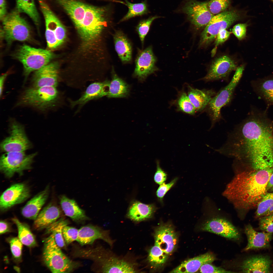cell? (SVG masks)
I'll list each match as a JSON object with an SVG mask.
<instances>
[{"instance_id": "6da1fadb", "label": "cell", "mask_w": 273, "mask_h": 273, "mask_svg": "<svg viewBox=\"0 0 273 273\" xmlns=\"http://www.w3.org/2000/svg\"><path fill=\"white\" fill-rule=\"evenodd\" d=\"M241 124L231 153L243 162L247 169L273 168V123L267 110L253 108Z\"/></svg>"}, {"instance_id": "7a4b0ae2", "label": "cell", "mask_w": 273, "mask_h": 273, "mask_svg": "<svg viewBox=\"0 0 273 273\" xmlns=\"http://www.w3.org/2000/svg\"><path fill=\"white\" fill-rule=\"evenodd\" d=\"M273 168L246 170L237 174L227 185L223 195L240 213L257 207L268 192L267 186Z\"/></svg>"}, {"instance_id": "3957f363", "label": "cell", "mask_w": 273, "mask_h": 273, "mask_svg": "<svg viewBox=\"0 0 273 273\" xmlns=\"http://www.w3.org/2000/svg\"><path fill=\"white\" fill-rule=\"evenodd\" d=\"M44 243L43 260L52 273L70 272L79 266V263L71 260L62 252L56 243L53 234H51Z\"/></svg>"}, {"instance_id": "277c9868", "label": "cell", "mask_w": 273, "mask_h": 273, "mask_svg": "<svg viewBox=\"0 0 273 273\" xmlns=\"http://www.w3.org/2000/svg\"><path fill=\"white\" fill-rule=\"evenodd\" d=\"M14 55L23 65L25 82L31 72L49 63L54 57L50 50L35 48L25 44L19 47Z\"/></svg>"}, {"instance_id": "5b68a950", "label": "cell", "mask_w": 273, "mask_h": 273, "mask_svg": "<svg viewBox=\"0 0 273 273\" xmlns=\"http://www.w3.org/2000/svg\"><path fill=\"white\" fill-rule=\"evenodd\" d=\"M20 14L15 8L1 20L4 37L8 44L15 41H29L32 39L30 27Z\"/></svg>"}, {"instance_id": "8992f818", "label": "cell", "mask_w": 273, "mask_h": 273, "mask_svg": "<svg viewBox=\"0 0 273 273\" xmlns=\"http://www.w3.org/2000/svg\"><path fill=\"white\" fill-rule=\"evenodd\" d=\"M107 11L103 7L86 4L84 17L77 30L84 40H92L99 36L106 23Z\"/></svg>"}, {"instance_id": "52a82bcc", "label": "cell", "mask_w": 273, "mask_h": 273, "mask_svg": "<svg viewBox=\"0 0 273 273\" xmlns=\"http://www.w3.org/2000/svg\"><path fill=\"white\" fill-rule=\"evenodd\" d=\"M58 96L56 87H33L24 91L18 105L30 106L44 111L53 106Z\"/></svg>"}, {"instance_id": "ba28073f", "label": "cell", "mask_w": 273, "mask_h": 273, "mask_svg": "<svg viewBox=\"0 0 273 273\" xmlns=\"http://www.w3.org/2000/svg\"><path fill=\"white\" fill-rule=\"evenodd\" d=\"M241 11L231 9L215 15L202 32L200 46H206L216 38L221 30L226 29L234 22L241 18L243 14Z\"/></svg>"}, {"instance_id": "9c48e42d", "label": "cell", "mask_w": 273, "mask_h": 273, "mask_svg": "<svg viewBox=\"0 0 273 273\" xmlns=\"http://www.w3.org/2000/svg\"><path fill=\"white\" fill-rule=\"evenodd\" d=\"M244 65L237 67L229 83L213 97L208 106L213 123L220 118L221 108L231 101L234 90L239 81L244 70Z\"/></svg>"}, {"instance_id": "30bf717a", "label": "cell", "mask_w": 273, "mask_h": 273, "mask_svg": "<svg viewBox=\"0 0 273 273\" xmlns=\"http://www.w3.org/2000/svg\"><path fill=\"white\" fill-rule=\"evenodd\" d=\"M24 151L7 152L1 157L0 169L7 177L10 178L15 173L21 174L31 168L36 153L27 155Z\"/></svg>"}, {"instance_id": "8fae6325", "label": "cell", "mask_w": 273, "mask_h": 273, "mask_svg": "<svg viewBox=\"0 0 273 273\" xmlns=\"http://www.w3.org/2000/svg\"><path fill=\"white\" fill-rule=\"evenodd\" d=\"M10 135L1 144V149L6 152L24 151L30 148L23 126L14 119L11 120Z\"/></svg>"}, {"instance_id": "7c38bea8", "label": "cell", "mask_w": 273, "mask_h": 273, "mask_svg": "<svg viewBox=\"0 0 273 273\" xmlns=\"http://www.w3.org/2000/svg\"><path fill=\"white\" fill-rule=\"evenodd\" d=\"M182 10L191 23L198 29L206 27L214 15L210 11L207 1L189 0L185 3Z\"/></svg>"}, {"instance_id": "4fadbf2b", "label": "cell", "mask_w": 273, "mask_h": 273, "mask_svg": "<svg viewBox=\"0 0 273 273\" xmlns=\"http://www.w3.org/2000/svg\"><path fill=\"white\" fill-rule=\"evenodd\" d=\"M156 61L151 46L140 50L135 60L134 76L140 80H143L148 75L158 70L155 64Z\"/></svg>"}, {"instance_id": "5bb4252c", "label": "cell", "mask_w": 273, "mask_h": 273, "mask_svg": "<svg viewBox=\"0 0 273 273\" xmlns=\"http://www.w3.org/2000/svg\"><path fill=\"white\" fill-rule=\"evenodd\" d=\"M237 66L235 61L230 57L221 56L213 61L207 75L201 79L209 81L226 79L232 71L236 69Z\"/></svg>"}, {"instance_id": "9a60e30c", "label": "cell", "mask_w": 273, "mask_h": 273, "mask_svg": "<svg viewBox=\"0 0 273 273\" xmlns=\"http://www.w3.org/2000/svg\"><path fill=\"white\" fill-rule=\"evenodd\" d=\"M30 195V190L23 183L13 184L5 190L0 197V208L4 211L27 199Z\"/></svg>"}, {"instance_id": "2e32d148", "label": "cell", "mask_w": 273, "mask_h": 273, "mask_svg": "<svg viewBox=\"0 0 273 273\" xmlns=\"http://www.w3.org/2000/svg\"><path fill=\"white\" fill-rule=\"evenodd\" d=\"M96 263L103 272L134 273L137 271L133 264L108 257L104 251L97 257Z\"/></svg>"}, {"instance_id": "e0dca14e", "label": "cell", "mask_w": 273, "mask_h": 273, "mask_svg": "<svg viewBox=\"0 0 273 273\" xmlns=\"http://www.w3.org/2000/svg\"><path fill=\"white\" fill-rule=\"evenodd\" d=\"M201 229L230 239H237L240 237L237 229L230 222L221 218L208 220L202 225Z\"/></svg>"}, {"instance_id": "ac0fdd59", "label": "cell", "mask_w": 273, "mask_h": 273, "mask_svg": "<svg viewBox=\"0 0 273 273\" xmlns=\"http://www.w3.org/2000/svg\"><path fill=\"white\" fill-rule=\"evenodd\" d=\"M58 63L53 62L35 71L31 81L33 87H56L58 84Z\"/></svg>"}, {"instance_id": "d6986e66", "label": "cell", "mask_w": 273, "mask_h": 273, "mask_svg": "<svg viewBox=\"0 0 273 273\" xmlns=\"http://www.w3.org/2000/svg\"><path fill=\"white\" fill-rule=\"evenodd\" d=\"M155 245L158 246L168 255L175 249L177 243V236L170 224H162L155 230L154 235Z\"/></svg>"}, {"instance_id": "ffe728a7", "label": "cell", "mask_w": 273, "mask_h": 273, "mask_svg": "<svg viewBox=\"0 0 273 273\" xmlns=\"http://www.w3.org/2000/svg\"><path fill=\"white\" fill-rule=\"evenodd\" d=\"M247 244L244 249L245 251L269 248L273 238V233L255 230L250 224L246 225L244 229Z\"/></svg>"}, {"instance_id": "44dd1931", "label": "cell", "mask_w": 273, "mask_h": 273, "mask_svg": "<svg viewBox=\"0 0 273 273\" xmlns=\"http://www.w3.org/2000/svg\"><path fill=\"white\" fill-rule=\"evenodd\" d=\"M60 6L66 12L77 30L84 17L86 4L79 0H50Z\"/></svg>"}, {"instance_id": "7402d4cb", "label": "cell", "mask_w": 273, "mask_h": 273, "mask_svg": "<svg viewBox=\"0 0 273 273\" xmlns=\"http://www.w3.org/2000/svg\"><path fill=\"white\" fill-rule=\"evenodd\" d=\"M240 267L244 273H270L272 270V261L267 256H254L244 260Z\"/></svg>"}, {"instance_id": "603a6c76", "label": "cell", "mask_w": 273, "mask_h": 273, "mask_svg": "<svg viewBox=\"0 0 273 273\" xmlns=\"http://www.w3.org/2000/svg\"><path fill=\"white\" fill-rule=\"evenodd\" d=\"M62 210L56 204H49L39 213L35 220V229L38 230L46 229L60 217Z\"/></svg>"}, {"instance_id": "cb8c5ba5", "label": "cell", "mask_w": 273, "mask_h": 273, "mask_svg": "<svg viewBox=\"0 0 273 273\" xmlns=\"http://www.w3.org/2000/svg\"><path fill=\"white\" fill-rule=\"evenodd\" d=\"M109 81L95 82L90 84L85 93L78 100L71 101V105L74 107L76 105H82L88 101L106 96L108 90L106 89L108 87Z\"/></svg>"}, {"instance_id": "d4e9b609", "label": "cell", "mask_w": 273, "mask_h": 273, "mask_svg": "<svg viewBox=\"0 0 273 273\" xmlns=\"http://www.w3.org/2000/svg\"><path fill=\"white\" fill-rule=\"evenodd\" d=\"M212 254L206 253L183 262L170 272L194 273L198 271L201 266L207 263H211L216 259Z\"/></svg>"}, {"instance_id": "484cf974", "label": "cell", "mask_w": 273, "mask_h": 273, "mask_svg": "<svg viewBox=\"0 0 273 273\" xmlns=\"http://www.w3.org/2000/svg\"><path fill=\"white\" fill-rule=\"evenodd\" d=\"M49 188L47 187L29 201L22 208L21 213L26 218L35 220L47 199Z\"/></svg>"}, {"instance_id": "4316f807", "label": "cell", "mask_w": 273, "mask_h": 273, "mask_svg": "<svg viewBox=\"0 0 273 273\" xmlns=\"http://www.w3.org/2000/svg\"><path fill=\"white\" fill-rule=\"evenodd\" d=\"M59 200L62 211L73 220L79 222L89 219L84 211L79 207L74 200L70 199L65 195L61 196Z\"/></svg>"}, {"instance_id": "83f0119b", "label": "cell", "mask_w": 273, "mask_h": 273, "mask_svg": "<svg viewBox=\"0 0 273 273\" xmlns=\"http://www.w3.org/2000/svg\"><path fill=\"white\" fill-rule=\"evenodd\" d=\"M113 38L116 51L122 62L124 63L130 62L132 48L127 37L121 31L117 30L113 34Z\"/></svg>"}, {"instance_id": "f1b7e54d", "label": "cell", "mask_w": 273, "mask_h": 273, "mask_svg": "<svg viewBox=\"0 0 273 273\" xmlns=\"http://www.w3.org/2000/svg\"><path fill=\"white\" fill-rule=\"evenodd\" d=\"M253 88L268 106L273 105V76L253 81Z\"/></svg>"}, {"instance_id": "f546056e", "label": "cell", "mask_w": 273, "mask_h": 273, "mask_svg": "<svg viewBox=\"0 0 273 273\" xmlns=\"http://www.w3.org/2000/svg\"><path fill=\"white\" fill-rule=\"evenodd\" d=\"M105 233L97 226L87 225L79 230L77 241L82 245L93 244L96 240L101 239L110 243Z\"/></svg>"}, {"instance_id": "4dcf8cb0", "label": "cell", "mask_w": 273, "mask_h": 273, "mask_svg": "<svg viewBox=\"0 0 273 273\" xmlns=\"http://www.w3.org/2000/svg\"><path fill=\"white\" fill-rule=\"evenodd\" d=\"M157 209L154 204H146L135 201L131 204L127 215L131 219L139 221L151 217Z\"/></svg>"}, {"instance_id": "1f68e13d", "label": "cell", "mask_w": 273, "mask_h": 273, "mask_svg": "<svg viewBox=\"0 0 273 273\" xmlns=\"http://www.w3.org/2000/svg\"><path fill=\"white\" fill-rule=\"evenodd\" d=\"M189 87L188 95L196 111L203 110L208 106L214 92L211 90H202Z\"/></svg>"}, {"instance_id": "d6a6232c", "label": "cell", "mask_w": 273, "mask_h": 273, "mask_svg": "<svg viewBox=\"0 0 273 273\" xmlns=\"http://www.w3.org/2000/svg\"><path fill=\"white\" fill-rule=\"evenodd\" d=\"M112 73V79L111 81L109 82L106 96L109 98H122L127 96L129 91V85L118 76L113 69Z\"/></svg>"}, {"instance_id": "836d02e7", "label": "cell", "mask_w": 273, "mask_h": 273, "mask_svg": "<svg viewBox=\"0 0 273 273\" xmlns=\"http://www.w3.org/2000/svg\"><path fill=\"white\" fill-rule=\"evenodd\" d=\"M15 9L20 13L27 14L38 27L40 23L39 13L34 0H15Z\"/></svg>"}, {"instance_id": "e575fe53", "label": "cell", "mask_w": 273, "mask_h": 273, "mask_svg": "<svg viewBox=\"0 0 273 273\" xmlns=\"http://www.w3.org/2000/svg\"><path fill=\"white\" fill-rule=\"evenodd\" d=\"M68 222L66 220L61 218L53 222L46 228V233L53 234L56 243L60 248L65 246L63 230L64 227L68 225Z\"/></svg>"}, {"instance_id": "d590c367", "label": "cell", "mask_w": 273, "mask_h": 273, "mask_svg": "<svg viewBox=\"0 0 273 273\" xmlns=\"http://www.w3.org/2000/svg\"><path fill=\"white\" fill-rule=\"evenodd\" d=\"M12 220L17 226L19 239L22 244L30 247L35 246L36 245L35 238L28 226L16 218H12Z\"/></svg>"}, {"instance_id": "8d00e7d4", "label": "cell", "mask_w": 273, "mask_h": 273, "mask_svg": "<svg viewBox=\"0 0 273 273\" xmlns=\"http://www.w3.org/2000/svg\"><path fill=\"white\" fill-rule=\"evenodd\" d=\"M273 213V192H267L257 206L255 217L257 218Z\"/></svg>"}, {"instance_id": "74e56055", "label": "cell", "mask_w": 273, "mask_h": 273, "mask_svg": "<svg viewBox=\"0 0 273 273\" xmlns=\"http://www.w3.org/2000/svg\"><path fill=\"white\" fill-rule=\"evenodd\" d=\"M168 255L158 246L154 245L149 251L148 260L152 266L156 268L166 263Z\"/></svg>"}, {"instance_id": "f35d334b", "label": "cell", "mask_w": 273, "mask_h": 273, "mask_svg": "<svg viewBox=\"0 0 273 273\" xmlns=\"http://www.w3.org/2000/svg\"><path fill=\"white\" fill-rule=\"evenodd\" d=\"M126 5L128 8L126 14L121 19L120 22L127 20L131 18L147 13L148 9L146 1L140 3L133 4L125 0Z\"/></svg>"}, {"instance_id": "ab89813d", "label": "cell", "mask_w": 273, "mask_h": 273, "mask_svg": "<svg viewBox=\"0 0 273 273\" xmlns=\"http://www.w3.org/2000/svg\"><path fill=\"white\" fill-rule=\"evenodd\" d=\"M177 103L178 109L179 111L191 115L194 114L196 111L188 95L184 92L180 95Z\"/></svg>"}, {"instance_id": "60d3db41", "label": "cell", "mask_w": 273, "mask_h": 273, "mask_svg": "<svg viewBox=\"0 0 273 273\" xmlns=\"http://www.w3.org/2000/svg\"><path fill=\"white\" fill-rule=\"evenodd\" d=\"M159 17L154 16L148 19L142 20L139 22L136 27L137 31L142 45H143L145 37L148 33L150 25L153 21Z\"/></svg>"}, {"instance_id": "b9f144b4", "label": "cell", "mask_w": 273, "mask_h": 273, "mask_svg": "<svg viewBox=\"0 0 273 273\" xmlns=\"http://www.w3.org/2000/svg\"><path fill=\"white\" fill-rule=\"evenodd\" d=\"M231 0H210L208 2L209 8L214 15L220 13L227 9Z\"/></svg>"}, {"instance_id": "7bdbcfd3", "label": "cell", "mask_w": 273, "mask_h": 273, "mask_svg": "<svg viewBox=\"0 0 273 273\" xmlns=\"http://www.w3.org/2000/svg\"><path fill=\"white\" fill-rule=\"evenodd\" d=\"M259 219V229L262 231L273 233V213Z\"/></svg>"}, {"instance_id": "ee69618b", "label": "cell", "mask_w": 273, "mask_h": 273, "mask_svg": "<svg viewBox=\"0 0 273 273\" xmlns=\"http://www.w3.org/2000/svg\"><path fill=\"white\" fill-rule=\"evenodd\" d=\"M79 230L75 228L66 225L64 227L63 234L65 243L70 244L77 241L78 235Z\"/></svg>"}, {"instance_id": "f6af8a7d", "label": "cell", "mask_w": 273, "mask_h": 273, "mask_svg": "<svg viewBox=\"0 0 273 273\" xmlns=\"http://www.w3.org/2000/svg\"><path fill=\"white\" fill-rule=\"evenodd\" d=\"M178 179L176 177L171 180L170 182L166 184L165 182L160 185L156 192V195L161 203H163L164 197L167 192L175 184Z\"/></svg>"}, {"instance_id": "bcb514c9", "label": "cell", "mask_w": 273, "mask_h": 273, "mask_svg": "<svg viewBox=\"0 0 273 273\" xmlns=\"http://www.w3.org/2000/svg\"><path fill=\"white\" fill-rule=\"evenodd\" d=\"M9 243L11 251L13 257L16 259H20L21 254L22 243L17 237L11 238Z\"/></svg>"}, {"instance_id": "7dc6e473", "label": "cell", "mask_w": 273, "mask_h": 273, "mask_svg": "<svg viewBox=\"0 0 273 273\" xmlns=\"http://www.w3.org/2000/svg\"><path fill=\"white\" fill-rule=\"evenodd\" d=\"M248 25L247 23L237 24L233 27L232 32L239 40H241L245 37L246 28Z\"/></svg>"}, {"instance_id": "c3c4849f", "label": "cell", "mask_w": 273, "mask_h": 273, "mask_svg": "<svg viewBox=\"0 0 273 273\" xmlns=\"http://www.w3.org/2000/svg\"><path fill=\"white\" fill-rule=\"evenodd\" d=\"M198 271L201 273H230L233 272L225 270L219 267L211 264L210 263H205L202 265Z\"/></svg>"}, {"instance_id": "681fc988", "label": "cell", "mask_w": 273, "mask_h": 273, "mask_svg": "<svg viewBox=\"0 0 273 273\" xmlns=\"http://www.w3.org/2000/svg\"><path fill=\"white\" fill-rule=\"evenodd\" d=\"M156 170L154 176V180L156 183L160 185L166 180L167 174L161 167L158 160H156Z\"/></svg>"}, {"instance_id": "f907efd6", "label": "cell", "mask_w": 273, "mask_h": 273, "mask_svg": "<svg viewBox=\"0 0 273 273\" xmlns=\"http://www.w3.org/2000/svg\"><path fill=\"white\" fill-rule=\"evenodd\" d=\"M231 33L230 32L226 30V29L221 30L219 32L216 37L215 42V49L213 51H214L213 53L214 54L215 53V49L216 50V49L218 46L224 43L228 39Z\"/></svg>"}, {"instance_id": "816d5d0a", "label": "cell", "mask_w": 273, "mask_h": 273, "mask_svg": "<svg viewBox=\"0 0 273 273\" xmlns=\"http://www.w3.org/2000/svg\"><path fill=\"white\" fill-rule=\"evenodd\" d=\"M7 13L6 0H0V19L1 21L6 16Z\"/></svg>"}, {"instance_id": "f5cc1de1", "label": "cell", "mask_w": 273, "mask_h": 273, "mask_svg": "<svg viewBox=\"0 0 273 273\" xmlns=\"http://www.w3.org/2000/svg\"><path fill=\"white\" fill-rule=\"evenodd\" d=\"M9 228L8 223L4 221H1L0 222V234H1L8 232Z\"/></svg>"}, {"instance_id": "db71d44e", "label": "cell", "mask_w": 273, "mask_h": 273, "mask_svg": "<svg viewBox=\"0 0 273 273\" xmlns=\"http://www.w3.org/2000/svg\"><path fill=\"white\" fill-rule=\"evenodd\" d=\"M8 75V73H6L2 75L0 78V95L1 97L3 93V86L5 80Z\"/></svg>"}, {"instance_id": "11a10c76", "label": "cell", "mask_w": 273, "mask_h": 273, "mask_svg": "<svg viewBox=\"0 0 273 273\" xmlns=\"http://www.w3.org/2000/svg\"><path fill=\"white\" fill-rule=\"evenodd\" d=\"M267 192H273V172L270 175L267 186Z\"/></svg>"}, {"instance_id": "9f6ffc18", "label": "cell", "mask_w": 273, "mask_h": 273, "mask_svg": "<svg viewBox=\"0 0 273 273\" xmlns=\"http://www.w3.org/2000/svg\"><path fill=\"white\" fill-rule=\"evenodd\" d=\"M107 0V1L108 0V1H109V0Z\"/></svg>"}]
</instances>
